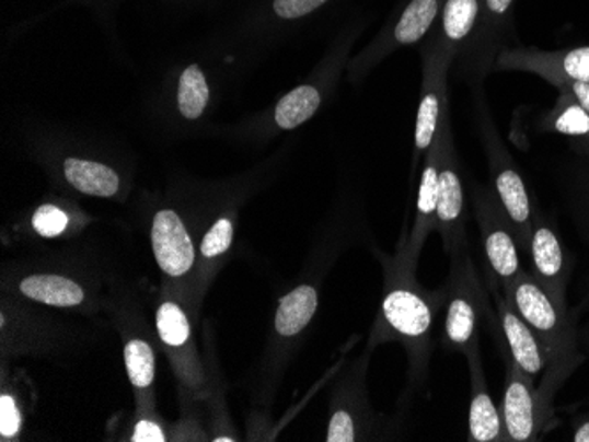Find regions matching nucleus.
Masks as SVG:
<instances>
[{"label":"nucleus","mask_w":589,"mask_h":442,"mask_svg":"<svg viewBox=\"0 0 589 442\" xmlns=\"http://www.w3.org/2000/svg\"><path fill=\"white\" fill-rule=\"evenodd\" d=\"M417 263L400 247L385 261V294L381 302L380 323L372 332V344L395 340L406 349L409 381L424 388L432 357V332L447 303V289H426L415 277Z\"/></svg>","instance_id":"f257e3e1"},{"label":"nucleus","mask_w":589,"mask_h":442,"mask_svg":"<svg viewBox=\"0 0 589 442\" xmlns=\"http://www.w3.org/2000/svg\"><path fill=\"white\" fill-rule=\"evenodd\" d=\"M505 294L512 300L544 348L547 369L536 392L545 411L554 415L553 400L556 393L580 365V361L585 360L577 344L574 314L568 311L567 303L556 302L533 279L531 271L522 270Z\"/></svg>","instance_id":"f03ea898"},{"label":"nucleus","mask_w":589,"mask_h":442,"mask_svg":"<svg viewBox=\"0 0 589 442\" xmlns=\"http://www.w3.org/2000/svg\"><path fill=\"white\" fill-rule=\"evenodd\" d=\"M449 257L441 346L447 351L461 352L464 358H470L481 352V323L489 316V296L470 247L453 251Z\"/></svg>","instance_id":"7ed1b4c3"},{"label":"nucleus","mask_w":589,"mask_h":442,"mask_svg":"<svg viewBox=\"0 0 589 442\" xmlns=\"http://www.w3.org/2000/svg\"><path fill=\"white\" fill-rule=\"evenodd\" d=\"M472 205L490 277V293L501 291L505 294L522 271L516 231L495 190L481 182L472 186Z\"/></svg>","instance_id":"20e7f679"},{"label":"nucleus","mask_w":589,"mask_h":442,"mask_svg":"<svg viewBox=\"0 0 589 442\" xmlns=\"http://www.w3.org/2000/svg\"><path fill=\"white\" fill-rule=\"evenodd\" d=\"M478 132H481L482 147L489 164L490 189L495 190L499 203L512 222L521 253L528 254L531 221H533L535 208H533L527 184L522 181L519 167L513 163L512 155L505 147L504 140L499 138L495 124L485 109H481L478 114Z\"/></svg>","instance_id":"39448f33"},{"label":"nucleus","mask_w":589,"mask_h":442,"mask_svg":"<svg viewBox=\"0 0 589 442\" xmlns=\"http://www.w3.org/2000/svg\"><path fill=\"white\" fill-rule=\"evenodd\" d=\"M440 175H438V205H436V233L440 235L447 256L459 248L470 247L466 230V195L461 176L458 152L453 147L450 115L441 127Z\"/></svg>","instance_id":"423d86ee"},{"label":"nucleus","mask_w":589,"mask_h":442,"mask_svg":"<svg viewBox=\"0 0 589 442\" xmlns=\"http://www.w3.org/2000/svg\"><path fill=\"white\" fill-rule=\"evenodd\" d=\"M455 60V51L444 45L440 37L424 54L420 103L415 126V155L426 158L441 123L449 117V71Z\"/></svg>","instance_id":"0eeeda50"},{"label":"nucleus","mask_w":589,"mask_h":442,"mask_svg":"<svg viewBox=\"0 0 589 442\" xmlns=\"http://www.w3.org/2000/svg\"><path fill=\"white\" fill-rule=\"evenodd\" d=\"M155 328L182 388L190 393L193 398L207 397L209 383L196 349L186 309L175 300H163L155 312Z\"/></svg>","instance_id":"6e6552de"},{"label":"nucleus","mask_w":589,"mask_h":442,"mask_svg":"<svg viewBox=\"0 0 589 442\" xmlns=\"http://www.w3.org/2000/svg\"><path fill=\"white\" fill-rule=\"evenodd\" d=\"M505 393L501 416L508 442L539 441L540 433L553 424L554 415L545 411L536 392L535 380L521 371L512 358L504 352Z\"/></svg>","instance_id":"1a4fd4ad"},{"label":"nucleus","mask_w":589,"mask_h":442,"mask_svg":"<svg viewBox=\"0 0 589 442\" xmlns=\"http://www.w3.org/2000/svg\"><path fill=\"white\" fill-rule=\"evenodd\" d=\"M528 256L531 259L533 279L556 302L567 303V288L571 270H574V256L539 208L533 210Z\"/></svg>","instance_id":"9d476101"},{"label":"nucleus","mask_w":589,"mask_h":442,"mask_svg":"<svg viewBox=\"0 0 589 442\" xmlns=\"http://www.w3.org/2000/svg\"><path fill=\"white\" fill-rule=\"evenodd\" d=\"M496 68L531 72L554 86L565 82L589 83V46L559 51L507 48L498 55Z\"/></svg>","instance_id":"9b49d317"},{"label":"nucleus","mask_w":589,"mask_h":442,"mask_svg":"<svg viewBox=\"0 0 589 442\" xmlns=\"http://www.w3.org/2000/svg\"><path fill=\"white\" fill-rule=\"evenodd\" d=\"M155 261L170 280H182L195 267V244L181 216L169 208L155 213L150 228Z\"/></svg>","instance_id":"f8f14e48"},{"label":"nucleus","mask_w":589,"mask_h":442,"mask_svg":"<svg viewBox=\"0 0 589 442\" xmlns=\"http://www.w3.org/2000/svg\"><path fill=\"white\" fill-rule=\"evenodd\" d=\"M496 302V317L499 328L507 342L508 357L516 361L521 371L536 380L547 369V358L544 348L536 339L535 332L531 329L524 317L519 314L512 300L501 291H493Z\"/></svg>","instance_id":"ddd939ff"},{"label":"nucleus","mask_w":589,"mask_h":442,"mask_svg":"<svg viewBox=\"0 0 589 442\" xmlns=\"http://www.w3.org/2000/svg\"><path fill=\"white\" fill-rule=\"evenodd\" d=\"M444 123V120H443ZM441 123V127H443ZM438 131L435 143L427 150L421 167L420 187H418L417 212L413 221L406 244H401L413 263L420 259L421 248L426 245L427 236L436 230V205H438V175H440L441 144L443 136Z\"/></svg>","instance_id":"4468645a"},{"label":"nucleus","mask_w":589,"mask_h":442,"mask_svg":"<svg viewBox=\"0 0 589 442\" xmlns=\"http://www.w3.org/2000/svg\"><path fill=\"white\" fill-rule=\"evenodd\" d=\"M470 369V415H467V441L508 442L504 416L490 397L485 380L482 354L466 358Z\"/></svg>","instance_id":"2eb2a0df"},{"label":"nucleus","mask_w":589,"mask_h":442,"mask_svg":"<svg viewBox=\"0 0 589 442\" xmlns=\"http://www.w3.org/2000/svg\"><path fill=\"white\" fill-rule=\"evenodd\" d=\"M366 367V365H363ZM351 375L337 389L332 402L331 420L326 429L328 442H355L368 435L369 409L362 393V372Z\"/></svg>","instance_id":"dca6fc26"},{"label":"nucleus","mask_w":589,"mask_h":442,"mask_svg":"<svg viewBox=\"0 0 589 442\" xmlns=\"http://www.w3.org/2000/svg\"><path fill=\"white\" fill-rule=\"evenodd\" d=\"M440 39L455 51L461 72L472 57L481 31L482 0H444L441 8Z\"/></svg>","instance_id":"f3484780"},{"label":"nucleus","mask_w":589,"mask_h":442,"mask_svg":"<svg viewBox=\"0 0 589 442\" xmlns=\"http://www.w3.org/2000/svg\"><path fill=\"white\" fill-rule=\"evenodd\" d=\"M320 305V289L313 280L294 286L277 303L274 334L277 342L291 346L311 325Z\"/></svg>","instance_id":"a211bd4d"},{"label":"nucleus","mask_w":589,"mask_h":442,"mask_svg":"<svg viewBox=\"0 0 589 442\" xmlns=\"http://www.w3.org/2000/svg\"><path fill=\"white\" fill-rule=\"evenodd\" d=\"M124 361L140 411L154 409L155 354L147 340L132 337L124 346Z\"/></svg>","instance_id":"6ab92c4d"},{"label":"nucleus","mask_w":589,"mask_h":442,"mask_svg":"<svg viewBox=\"0 0 589 442\" xmlns=\"http://www.w3.org/2000/svg\"><path fill=\"white\" fill-rule=\"evenodd\" d=\"M20 293L32 302L45 303L50 307H78L85 300L82 286L55 274H36L20 280Z\"/></svg>","instance_id":"aec40b11"},{"label":"nucleus","mask_w":589,"mask_h":442,"mask_svg":"<svg viewBox=\"0 0 589 442\" xmlns=\"http://www.w3.org/2000/svg\"><path fill=\"white\" fill-rule=\"evenodd\" d=\"M63 175L74 189L95 198H112L120 187L118 175L112 167L85 159H68L63 163Z\"/></svg>","instance_id":"412c9836"},{"label":"nucleus","mask_w":589,"mask_h":442,"mask_svg":"<svg viewBox=\"0 0 589 442\" xmlns=\"http://www.w3.org/2000/svg\"><path fill=\"white\" fill-rule=\"evenodd\" d=\"M322 91L317 86L311 85V83L297 86L276 104L274 123L285 131L297 129L316 114L322 106Z\"/></svg>","instance_id":"4be33fe9"},{"label":"nucleus","mask_w":589,"mask_h":442,"mask_svg":"<svg viewBox=\"0 0 589 442\" xmlns=\"http://www.w3.org/2000/svg\"><path fill=\"white\" fill-rule=\"evenodd\" d=\"M441 4L443 0H412L395 25V45L408 46L420 42L440 16Z\"/></svg>","instance_id":"5701e85b"},{"label":"nucleus","mask_w":589,"mask_h":442,"mask_svg":"<svg viewBox=\"0 0 589 442\" xmlns=\"http://www.w3.org/2000/svg\"><path fill=\"white\" fill-rule=\"evenodd\" d=\"M545 131L580 140L589 135V114L567 92H559L558 103L545 117Z\"/></svg>","instance_id":"b1692460"},{"label":"nucleus","mask_w":589,"mask_h":442,"mask_svg":"<svg viewBox=\"0 0 589 442\" xmlns=\"http://www.w3.org/2000/svg\"><path fill=\"white\" fill-rule=\"evenodd\" d=\"M210 91L198 66H189L178 82V109L184 117L196 120L209 104Z\"/></svg>","instance_id":"393cba45"},{"label":"nucleus","mask_w":589,"mask_h":442,"mask_svg":"<svg viewBox=\"0 0 589 442\" xmlns=\"http://www.w3.org/2000/svg\"><path fill=\"white\" fill-rule=\"evenodd\" d=\"M233 233H235V228H233L232 217H221L213 222L200 244V256L204 263L213 261L222 254H227L228 248L233 244Z\"/></svg>","instance_id":"a878e982"},{"label":"nucleus","mask_w":589,"mask_h":442,"mask_svg":"<svg viewBox=\"0 0 589 442\" xmlns=\"http://www.w3.org/2000/svg\"><path fill=\"white\" fill-rule=\"evenodd\" d=\"M68 213L55 205H43L32 216V228L43 239H55L68 230Z\"/></svg>","instance_id":"bb28decb"},{"label":"nucleus","mask_w":589,"mask_h":442,"mask_svg":"<svg viewBox=\"0 0 589 442\" xmlns=\"http://www.w3.org/2000/svg\"><path fill=\"white\" fill-rule=\"evenodd\" d=\"M22 430V412H20L16 400L10 393H2L0 397V438L2 441H10L16 438Z\"/></svg>","instance_id":"cd10ccee"},{"label":"nucleus","mask_w":589,"mask_h":442,"mask_svg":"<svg viewBox=\"0 0 589 442\" xmlns=\"http://www.w3.org/2000/svg\"><path fill=\"white\" fill-rule=\"evenodd\" d=\"M132 442H166L169 441V433L164 432L161 421L155 420L152 416V411H140V418L132 427L131 438Z\"/></svg>","instance_id":"c85d7f7f"},{"label":"nucleus","mask_w":589,"mask_h":442,"mask_svg":"<svg viewBox=\"0 0 589 442\" xmlns=\"http://www.w3.org/2000/svg\"><path fill=\"white\" fill-rule=\"evenodd\" d=\"M326 0H274V11L279 19H302L305 14L322 8Z\"/></svg>","instance_id":"c756f323"},{"label":"nucleus","mask_w":589,"mask_h":442,"mask_svg":"<svg viewBox=\"0 0 589 442\" xmlns=\"http://www.w3.org/2000/svg\"><path fill=\"white\" fill-rule=\"evenodd\" d=\"M559 92H567L589 114V83L565 82L556 86Z\"/></svg>","instance_id":"7c9ffc66"},{"label":"nucleus","mask_w":589,"mask_h":442,"mask_svg":"<svg viewBox=\"0 0 589 442\" xmlns=\"http://www.w3.org/2000/svg\"><path fill=\"white\" fill-rule=\"evenodd\" d=\"M577 222H579L580 231L582 235L589 242V181L585 187H582V195L579 196L577 201Z\"/></svg>","instance_id":"2f4dec72"},{"label":"nucleus","mask_w":589,"mask_h":442,"mask_svg":"<svg viewBox=\"0 0 589 442\" xmlns=\"http://www.w3.org/2000/svg\"><path fill=\"white\" fill-rule=\"evenodd\" d=\"M571 441L589 442V412L577 418L574 432H571Z\"/></svg>","instance_id":"473e14b6"},{"label":"nucleus","mask_w":589,"mask_h":442,"mask_svg":"<svg viewBox=\"0 0 589 442\" xmlns=\"http://www.w3.org/2000/svg\"><path fill=\"white\" fill-rule=\"evenodd\" d=\"M579 149L586 150L589 154V135L580 138Z\"/></svg>","instance_id":"72a5a7b5"},{"label":"nucleus","mask_w":589,"mask_h":442,"mask_svg":"<svg viewBox=\"0 0 589 442\" xmlns=\"http://www.w3.org/2000/svg\"><path fill=\"white\" fill-rule=\"evenodd\" d=\"M580 309H588L589 311V291L588 294H586L585 299H582V303H580Z\"/></svg>","instance_id":"f704fd0d"}]
</instances>
